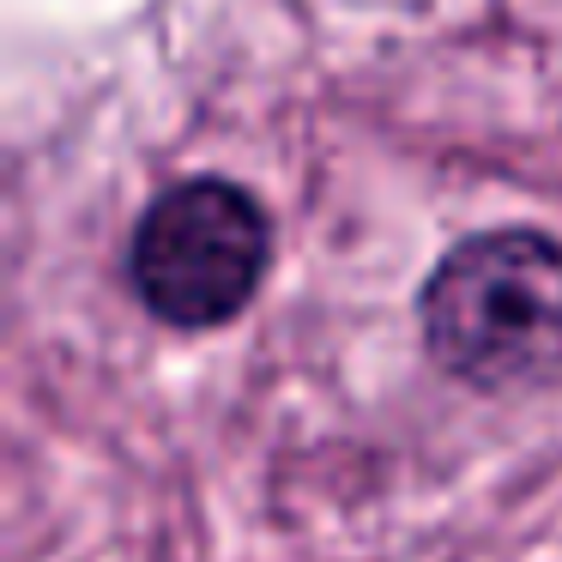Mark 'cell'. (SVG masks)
Returning a JSON list of instances; mask_svg holds the SVG:
<instances>
[{
    "mask_svg": "<svg viewBox=\"0 0 562 562\" xmlns=\"http://www.w3.org/2000/svg\"><path fill=\"white\" fill-rule=\"evenodd\" d=\"M417 333L429 363L472 393L562 381V243L532 224L453 243L417 291Z\"/></svg>",
    "mask_w": 562,
    "mask_h": 562,
    "instance_id": "1",
    "label": "cell"
},
{
    "mask_svg": "<svg viewBox=\"0 0 562 562\" xmlns=\"http://www.w3.org/2000/svg\"><path fill=\"white\" fill-rule=\"evenodd\" d=\"M272 267V224L248 188L188 176L139 212L127 236V284L139 308L176 333L231 327Z\"/></svg>",
    "mask_w": 562,
    "mask_h": 562,
    "instance_id": "2",
    "label": "cell"
}]
</instances>
